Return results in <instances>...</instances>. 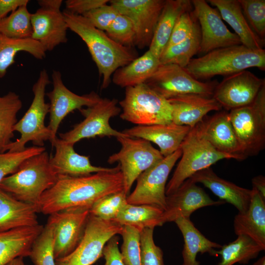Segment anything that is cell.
Segmentation results:
<instances>
[{
	"label": "cell",
	"mask_w": 265,
	"mask_h": 265,
	"mask_svg": "<svg viewBox=\"0 0 265 265\" xmlns=\"http://www.w3.org/2000/svg\"><path fill=\"white\" fill-rule=\"evenodd\" d=\"M225 203L221 200L212 199L201 187L188 178L175 191L166 196L163 223L174 222L179 217L189 218L199 209Z\"/></svg>",
	"instance_id": "cell-19"
},
{
	"label": "cell",
	"mask_w": 265,
	"mask_h": 265,
	"mask_svg": "<svg viewBox=\"0 0 265 265\" xmlns=\"http://www.w3.org/2000/svg\"><path fill=\"white\" fill-rule=\"evenodd\" d=\"M174 222L182 234L184 244L182 251V265H200L196 260L198 253H209L217 257V250L222 245L206 238L194 225L189 218L179 217Z\"/></svg>",
	"instance_id": "cell-31"
},
{
	"label": "cell",
	"mask_w": 265,
	"mask_h": 265,
	"mask_svg": "<svg viewBox=\"0 0 265 265\" xmlns=\"http://www.w3.org/2000/svg\"><path fill=\"white\" fill-rule=\"evenodd\" d=\"M57 180L45 151L25 160L17 171L2 180L0 188L18 200L36 205Z\"/></svg>",
	"instance_id": "cell-4"
},
{
	"label": "cell",
	"mask_w": 265,
	"mask_h": 265,
	"mask_svg": "<svg viewBox=\"0 0 265 265\" xmlns=\"http://www.w3.org/2000/svg\"><path fill=\"white\" fill-rule=\"evenodd\" d=\"M123 229V226L114 221L89 214L80 242L69 254L55 260V265H93L103 256L106 242L113 236L121 235Z\"/></svg>",
	"instance_id": "cell-10"
},
{
	"label": "cell",
	"mask_w": 265,
	"mask_h": 265,
	"mask_svg": "<svg viewBox=\"0 0 265 265\" xmlns=\"http://www.w3.org/2000/svg\"><path fill=\"white\" fill-rule=\"evenodd\" d=\"M116 99L101 98L94 105L81 108L80 110L84 119L76 124L70 131L59 133L60 139L64 142L74 145L83 139L96 136L127 137L126 134L113 129L109 124V120L121 111L117 106ZM129 137V136H128Z\"/></svg>",
	"instance_id": "cell-12"
},
{
	"label": "cell",
	"mask_w": 265,
	"mask_h": 265,
	"mask_svg": "<svg viewBox=\"0 0 265 265\" xmlns=\"http://www.w3.org/2000/svg\"><path fill=\"white\" fill-rule=\"evenodd\" d=\"M22 106L19 96L14 92L0 96V153H4V148L12 141L13 129Z\"/></svg>",
	"instance_id": "cell-36"
},
{
	"label": "cell",
	"mask_w": 265,
	"mask_h": 265,
	"mask_svg": "<svg viewBox=\"0 0 265 265\" xmlns=\"http://www.w3.org/2000/svg\"><path fill=\"white\" fill-rule=\"evenodd\" d=\"M127 196L124 190L107 195L92 205L89 213L104 220L113 221L127 203Z\"/></svg>",
	"instance_id": "cell-40"
},
{
	"label": "cell",
	"mask_w": 265,
	"mask_h": 265,
	"mask_svg": "<svg viewBox=\"0 0 265 265\" xmlns=\"http://www.w3.org/2000/svg\"><path fill=\"white\" fill-rule=\"evenodd\" d=\"M199 26L193 9L183 13L177 21L166 48L179 44L186 40L191 36Z\"/></svg>",
	"instance_id": "cell-46"
},
{
	"label": "cell",
	"mask_w": 265,
	"mask_h": 265,
	"mask_svg": "<svg viewBox=\"0 0 265 265\" xmlns=\"http://www.w3.org/2000/svg\"><path fill=\"white\" fill-rule=\"evenodd\" d=\"M51 82L47 70H42L32 87V102L13 129L14 132H18L21 136L7 145L4 149V153L23 151L26 148L25 146L28 141H31L35 146L43 147L45 141L52 140V133L44 123L50 111V104L45 100V91L47 86Z\"/></svg>",
	"instance_id": "cell-5"
},
{
	"label": "cell",
	"mask_w": 265,
	"mask_h": 265,
	"mask_svg": "<svg viewBox=\"0 0 265 265\" xmlns=\"http://www.w3.org/2000/svg\"><path fill=\"white\" fill-rule=\"evenodd\" d=\"M165 0H112L110 4L128 17L135 31V46L149 47Z\"/></svg>",
	"instance_id": "cell-16"
},
{
	"label": "cell",
	"mask_w": 265,
	"mask_h": 265,
	"mask_svg": "<svg viewBox=\"0 0 265 265\" xmlns=\"http://www.w3.org/2000/svg\"><path fill=\"white\" fill-rule=\"evenodd\" d=\"M140 233L133 227L123 226L121 234L123 243L120 252L124 265H141Z\"/></svg>",
	"instance_id": "cell-42"
},
{
	"label": "cell",
	"mask_w": 265,
	"mask_h": 265,
	"mask_svg": "<svg viewBox=\"0 0 265 265\" xmlns=\"http://www.w3.org/2000/svg\"><path fill=\"white\" fill-rule=\"evenodd\" d=\"M253 187L255 188L262 198L265 200V177L258 175L252 179Z\"/></svg>",
	"instance_id": "cell-51"
},
{
	"label": "cell",
	"mask_w": 265,
	"mask_h": 265,
	"mask_svg": "<svg viewBox=\"0 0 265 265\" xmlns=\"http://www.w3.org/2000/svg\"><path fill=\"white\" fill-rule=\"evenodd\" d=\"M160 64L159 58L148 50L142 55L116 70L112 75V82L125 88L145 83Z\"/></svg>",
	"instance_id": "cell-32"
},
{
	"label": "cell",
	"mask_w": 265,
	"mask_h": 265,
	"mask_svg": "<svg viewBox=\"0 0 265 265\" xmlns=\"http://www.w3.org/2000/svg\"><path fill=\"white\" fill-rule=\"evenodd\" d=\"M25 52L38 59L46 57V51L37 41L30 38L14 39L0 33V78L6 74L8 68L15 62L16 54Z\"/></svg>",
	"instance_id": "cell-34"
},
{
	"label": "cell",
	"mask_w": 265,
	"mask_h": 265,
	"mask_svg": "<svg viewBox=\"0 0 265 265\" xmlns=\"http://www.w3.org/2000/svg\"><path fill=\"white\" fill-rule=\"evenodd\" d=\"M253 265H265V256L260 258Z\"/></svg>",
	"instance_id": "cell-54"
},
{
	"label": "cell",
	"mask_w": 265,
	"mask_h": 265,
	"mask_svg": "<svg viewBox=\"0 0 265 265\" xmlns=\"http://www.w3.org/2000/svg\"><path fill=\"white\" fill-rule=\"evenodd\" d=\"M154 228H145L140 233L141 265H164L161 249L154 240Z\"/></svg>",
	"instance_id": "cell-45"
},
{
	"label": "cell",
	"mask_w": 265,
	"mask_h": 265,
	"mask_svg": "<svg viewBox=\"0 0 265 265\" xmlns=\"http://www.w3.org/2000/svg\"><path fill=\"white\" fill-rule=\"evenodd\" d=\"M264 84L265 79L246 70L225 77L217 84L212 97L230 111L252 103Z\"/></svg>",
	"instance_id": "cell-17"
},
{
	"label": "cell",
	"mask_w": 265,
	"mask_h": 265,
	"mask_svg": "<svg viewBox=\"0 0 265 265\" xmlns=\"http://www.w3.org/2000/svg\"><path fill=\"white\" fill-rule=\"evenodd\" d=\"M45 151L44 147L35 146L26 147L21 152L0 153V183L6 176L17 171L25 160Z\"/></svg>",
	"instance_id": "cell-43"
},
{
	"label": "cell",
	"mask_w": 265,
	"mask_h": 265,
	"mask_svg": "<svg viewBox=\"0 0 265 265\" xmlns=\"http://www.w3.org/2000/svg\"><path fill=\"white\" fill-rule=\"evenodd\" d=\"M229 116L244 159L265 149V84L252 103L230 110Z\"/></svg>",
	"instance_id": "cell-6"
},
{
	"label": "cell",
	"mask_w": 265,
	"mask_h": 265,
	"mask_svg": "<svg viewBox=\"0 0 265 265\" xmlns=\"http://www.w3.org/2000/svg\"><path fill=\"white\" fill-rule=\"evenodd\" d=\"M62 13L68 29L79 35L86 44L100 75L103 77L102 88H106L114 72L135 59L137 54L132 48L113 41L84 16L65 9Z\"/></svg>",
	"instance_id": "cell-2"
},
{
	"label": "cell",
	"mask_w": 265,
	"mask_h": 265,
	"mask_svg": "<svg viewBox=\"0 0 265 265\" xmlns=\"http://www.w3.org/2000/svg\"><path fill=\"white\" fill-rule=\"evenodd\" d=\"M109 2L108 0H67L65 1V10L73 14L83 16Z\"/></svg>",
	"instance_id": "cell-48"
},
{
	"label": "cell",
	"mask_w": 265,
	"mask_h": 265,
	"mask_svg": "<svg viewBox=\"0 0 265 265\" xmlns=\"http://www.w3.org/2000/svg\"><path fill=\"white\" fill-rule=\"evenodd\" d=\"M36 205L17 200L0 188V232L39 224Z\"/></svg>",
	"instance_id": "cell-29"
},
{
	"label": "cell",
	"mask_w": 265,
	"mask_h": 265,
	"mask_svg": "<svg viewBox=\"0 0 265 265\" xmlns=\"http://www.w3.org/2000/svg\"><path fill=\"white\" fill-rule=\"evenodd\" d=\"M201 41L199 26L193 33L179 44L166 47L159 58L161 64H173L185 68L198 53Z\"/></svg>",
	"instance_id": "cell-37"
},
{
	"label": "cell",
	"mask_w": 265,
	"mask_h": 265,
	"mask_svg": "<svg viewBox=\"0 0 265 265\" xmlns=\"http://www.w3.org/2000/svg\"><path fill=\"white\" fill-rule=\"evenodd\" d=\"M119 104L120 118L138 126L172 123V108L167 99L145 83L126 88Z\"/></svg>",
	"instance_id": "cell-7"
},
{
	"label": "cell",
	"mask_w": 265,
	"mask_h": 265,
	"mask_svg": "<svg viewBox=\"0 0 265 265\" xmlns=\"http://www.w3.org/2000/svg\"><path fill=\"white\" fill-rule=\"evenodd\" d=\"M28 2V0H0V20Z\"/></svg>",
	"instance_id": "cell-50"
},
{
	"label": "cell",
	"mask_w": 265,
	"mask_h": 265,
	"mask_svg": "<svg viewBox=\"0 0 265 265\" xmlns=\"http://www.w3.org/2000/svg\"><path fill=\"white\" fill-rule=\"evenodd\" d=\"M52 79L53 90L46 93L50 101V122L47 126L52 135L50 142L57 137L59 126L69 113L83 106H92L101 98L94 92L83 95L72 92L63 83L61 74L58 71H53Z\"/></svg>",
	"instance_id": "cell-18"
},
{
	"label": "cell",
	"mask_w": 265,
	"mask_h": 265,
	"mask_svg": "<svg viewBox=\"0 0 265 265\" xmlns=\"http://www.w3.org/2000/svg\"><path fill=\"white\" fill-rule=\"evenodd\" d=\"M180 148L181 158L166 186V196L175 191L186 180L197 172L210 167L220 160L234 159L233 156L214 149L201 136L195 126L190 129Z\"/></svg>",
	"instance_id": "cell-8"
},
{
	"label": "cell",
	"mask_w": 265,
	"mask_h": 265,
	"mask_svg": "<svg viewBox=\"0 0 265 265\" xmlns=\"http://www.w3.org/2000/svg\"><path fill=\"white\" fill-rule=\"evenodd\" d=\"M51 227L46 224L33 243L30 255L34 265H55Z\"/></svg>",
	"instance_id": "cell-39"
},
{
	"label": "cell",
	"mask_w": 265,
	"mask_h": 265,
	"mask_svg": "<svg viewBox=\"0 0 265 265\" xmlns=\"http://www.w3.org/2000/svg\"><path fill=\"white\" fill-rule=\"evenodd\" d=\"M105 260L104 265H124L119 248V238L112 237L106 244L103 252Z\"/></svg>",
	"instance_id": "cell-49"
},
{
	"label": "cell",
	"mask_w": 265,
	"mask_h": 265,
	"mask_svg": "<svg viewBox=\"0 0 265 265\" xmlns=\"http://www.w3.org/2000/svg\"><path fill=\"white\" fill-rule=\"evenodd\" d=\"M190 129L188 126L178 125L172 122L166 124L138 125L126 129L122 132L130 137L141 138L154 143L165 157L180 148Z\"/></svg>",
	"instance_id": "cell-22"
},
{
	"label": "cell",
	"mask_w": 265,
	"mask_h": 265,
	"mask_svg": "<svg viewBox=\"0 0 265 265\" xmlns=\"http://www.w3.org/2000/svg\"><path fill=\"white\" fill-rule=\"evenodd\" d=\"M62 1V0H39L38 3L40 8L59 11L60 10Z\"/></svg>",
	"instance_id": "cell-52"
},
{
	"label": "cell",
	"mask_w": 265,
	"mask_h": 265,
	"mask_svg": "<svg viewBox=\"0 0 265 265\" xmlns=\"http://www.w3.org/2000/svg\"><path fill=\"white\" fill-rule=\"evenodd\" d=\"M32 39L38 42L45 50L52 51L67 41L68 29L62 12L42 8L31 14Z\"/></svg>",
	"instance_id": "cell-23"
},
{
	"label": "cell",
	"mask_w": 265,
	"mask_h": 265,
	"mask_svg": "<svg viewBox=\"0 0 265 265\" xmlns=\"http://www.w3.org/2000/svg\"><path fill=\"white\" fill-rule=\"evenodd\" d=\"M116 138L121 144V149L110 156L107 162L110 164L119 163L123 177L124 191L128 195L138 177L164 157L150 142L145 139L128 136Z\"/></svg>",
	"instance_id": "cell-9"
},
{
	"label": "cell",
	"mask_w": 265,
	"mask_h": 265,
	"mask_svg": "<svg viewBox=\"0 0 265 265\" xmlns=\"http://www.w3.org/2000/svg\"><path fill=\"white\" fill-rule=\"evenodd\" d=\"M249 26L262 40L265 39V0H238Z\"/></svg>",
	"instance_id": "cell-41"
},
{
	"label": "cell",
	"mask_w": 265,
	"mask_h": 265,
	"mask_svg": "<svg viewBox=\"0 0 265 265\" xmlns=\"http://www.w3.org/2000/svg\"><path fill=\"white\" fill-rule=\"evenodd\" d=\"M234 227L237 235H245L265 250V200L254 187L247 210L235 217Z\"/></svg>",
	"instance_id": "cell-26"
},
{
	"label": "cell",
	"mask_w": 265,
	"mask_h": 265,
	"mask_svg": "<svg viewBox=\"0 0 265 265\" xmlns=\"http://www.w3.org/2000/svg\"><path fill=\"white\" fill-rule=\"evenodd\" d=\"M44 227L26 226L0 232V265L18 257H29L32 246Z\"/></svg>",
	"instance_id": "cell-27"
},
{
	"label": "cell",
	"mask_w": 265,
	"mask_h": 265,
	"mask_svg": "<svg viewBox=\"0 0 265 265\" xmlns=\"http://www.w3.org/2000/svg\"><path fill=\"white\" fill-rule=\"evenodd\" d=\"M55 149L53 156H50L51 167L57 176H85L102 172L120 170L119 164L113 168L96 166L91 164L89 156L76 153L74 145L56 137L51 142Z\"/></svg>",
	"instance_id": "cell-21"
},
{
	"label": "cell",
	"mask_w": 265,
	"mask_h": 265,
	"mask_svg": "<svg viewBox=\"0 0 265 265\" xmlns=\"http://www.w3.org/2000/svg\"><path fill=\"white\" fill-rule=\"evenodd\" d=\"M31 14L27 5L19 7L5 18L0 20V33L9 38H31L32 27Z\"/></svg>",
	"instance_id": "cell-38"
},
{
	"label": "cell",
	"mask_w": 265,
	"mask_h": 265,
	"mask_svg": "<svg viewBox=\"0 0 265 265\" xmlns=\"http://www.w3.org/2000/svg\"><path fill=\"white\" fill-rule=\"evenodd\" d=\"M252 67L265 70V50H252L241 44L217 49L192 58L185 69L200 80L217 75L227 77Z\"/></svg>",
	"instance_id": "cell-3"
},
{
	"label": "cell",
	"mask_w": 265,
	"mask_h": 265,
	"mask_svg": "<svg viewBox=\"0 0 265 265\" xmlns=\"http://www.w3.org/2000/svg\"><path fill=\"white\" fill-rule=\"evenodd\" d=\"M89 214V210L76 209L49 215L47 224L52 230L55 260L69 254L80 242Z\"/></svg>",
	"instance_id": "cell-14"
},
{
	"label": "cell",
	"mask_w": 265,
	"mask_h": 265,
	"mask_svg": "<svg viewBox=\"0 0 265 265\" xmlns=\"http://www.w3.org/2000/svg\"><path fill=\"white\" fill-rule=\"evenodd\" d=\"M145 83L168 99L180 95L212 97L217 81L204 82L192 77L185 69L173 64H160Z\"/></svg>",
	"instance_id": "cell-11"
},
{
	"label": "cell",
	"mask_w": 265,
	"mask_h": 265,
	"mask_svg": "<svg viewBox=\"0 0 265 265\" xmlns=\"http://www.w3.org/2000/svg\"><path fill=\"white\" fill-rule=\"evenodd\" d=\"M189 178L195 183L202 184L220 200L234 206L238 212H244L247 210L251 190L239 186L218 177L211 167L197 172Z\"/></svg>",
	"instance_id": "cell-25"
},
{
	"label": "cell",
	"mask_w": 265,
	"mask_h": 265,
	"mask_svg": "<svg viewBox=\"0 0 265 265\" xmlns=\"http://www.w3.org/2000/svg\"><path fill=\"white\" fill-rule=\"evenodd\" d=\"M264 250L249 237L238 235L236 240L222 246L219 250H217V256L220 255L221 258L218 265L247 264Z\"/></svg>",
	"instance_id": "cell-35"
},
{
	"label": "cell",
	"mask_w": 265,
	"mask_h": 265,
	"mask_svg": "<svg viewBox=\"0 0 265 265\" xmlns=\"http://www.w3.org/2000/svg\"><path fill=\"white\" fill-rule=\"evenodd\" d=\"M182 153L180 148L142 172L136 179L134 189L128 195L127 203L135 205H154L164 211L166 207V182L172 169L181 158Z\"/></svg>",
	"instance_id": "cell-13"
},
{
	"label": "cell",
	"mask_w": 265,
	"mask_h": 265,
	"mask_svg": "<svg viewBox=\"0 0 265 265\" xmlns=\"http://www.w3.org/2000/svg\"><path fill=\"white\" fill-rule=\"evenodd\" d=\"M164 210L151 205H135L128 203L113 221L122 226H130L141 232L145 228H154L163 224Z\"/></svg>",
	"instance_id": "cell-33"
},
{
	"label": "cell",
	"mask_w": 265,
	"mask_h": 265,
	"mask_svg": "<svg viewBox=\"0 0 265 265\" xmlns=\"http://www.w3.org/2000/svg\"><path fill=\"white\" fill-rule=\"evenodd\" d=\"M124 190L121 171L102 172L87 176H58L55 183L44 192L36 204L45 214L68 209L89 210L101 198Z\"/></svg>",
	"instance_id": "cell-1"
},
{
	"label": "cell",
	"mask_w": 265,
	"mask_h": 265,
	"mask_svg": "<svg viewBox=\"0 0 265 265\" xmlns=\"http://www.w3.org/2000/svg\"><path fill=\"white\" fill-rule=\"evenodd\" d=\"M193 11L198 22L201 35V56L217 49L241 45L237 35L230 31L220 13L207 0H192Z\"/></svg>",
	"instance_id": "cell-15"
},
{
	"label": "cell",
	"mask_w": 265,
	"mask_h": 265,
	"mask_svg": "<svg viewBox=\"0 0 265 265\" xmlns=\"http://www.w3.org/2000/svg\"><path fill=\"white\" fill-rule=\"evenodd\" d=\"M6 265H26L23 260V257H18L16 258L10 262H9L8 263H7Z\"/></svg>",
	"instance_id": "cell-53"
},
{
	"label": "cell",
	"mask_w": 265,
	"mask_h": 265,
	"mask_svg": "<svg viewBox=\"0 0 265 265\" xmlns=\"http://www.w3.org/2000/svg\"><path fill=\"white\" fill-rule=\"evenodd\" d=\"M192 9L190 0H165L149 47V50L153 54L159 58L179 18Z\"/></svg>",
	"instance_id": "cell-30"
},
{
	"label": "cell",
	"mask_w": 265,
	"mask_h": 265,
	"mask_svg": "<svg viewBox=\"0 0 265 265\" xmlns=\"http://www.w3.org/2000/svg\"><path fill=\"white\" fill-rule=\"evenodd\" d=\"M172 108V122L192 128L211 111H220L222 107L213 98L199 95H184L167 99Z\"/></svg>",
	"instance_id": "cell-24"
},
{
	"label": "cell",
	"mask_w": 265,
	"mask_h": 265,
	"mask_svg": "<svg viewBox=\"0 0 265 265\" xmlns=\"http://www.w3.org/2000/svg\"><path fill=\"white\" fill-rule=\"evenodd\" d=\"M195 127L201 136L216 150L233 156L235 159L244 160L240 155L228 111H219L206 116Z\"/></svg>",
	"instance_id": "cell-20"
},
{
	"label": "cell",
	"mask_w": 265,
	"mask_h": 265,
	"mask_svg": "<svg viewBox=\"0 0 265 265\" xmlns=\"http://www.w3.org/2000/svg\"><path fill=\"white\" fill-rule=\"evenodd\" d=\"M215 7L222 19L232 28L241 45L252 50L264 49L265 41L260 39L247 23L238 0H208Z\"/></svg>",
	"instance_id": "cell-28"
},
{
	"label": "cell",
	"mask_w": 265,
	"mask_h": 265,
	"mask_svg": "<svg viewBox=\"0 0 265 265\" xmlns=\"http://www.w3.org/2000/svg\"><path fill=\"white\" fill-rule=\"evenodd\" d=\"M119 14L112 5L106 4L83 15L96 28L106 31Z\"/></svg>",
	"instance_id": "cell-47"
},
{
	"label": "cell",
	"mask_w": 265,
	"mask_h": 265,
	"mask_svg": "<svg viewBox=\"0 0 265 265\" xmlns=\"http://www.w3.org/2000/svg\"><path fill=\"white\" fill-rule=\"evenodd\" d=\"M106 33L111 39L123 46L132 48L135 46L134 25L126 15L119 13Z\"/></svg>",
	"instance_id": "cell-44"
}]
</instances>
